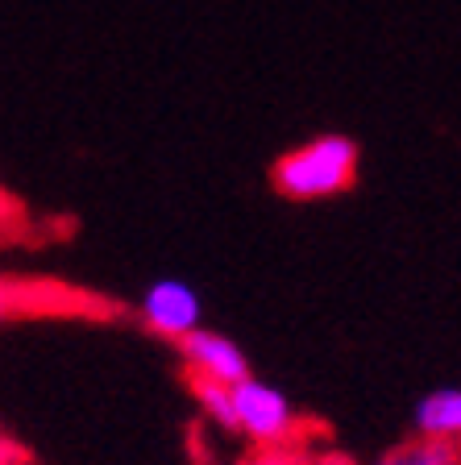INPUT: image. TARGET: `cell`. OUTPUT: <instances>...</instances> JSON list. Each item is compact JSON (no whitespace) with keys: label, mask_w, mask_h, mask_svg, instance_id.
Wrapping results in <instances>:
<instances>
[{"label":"cell","mask_w":461,"mask_h":465,"mask_svg":"<svg viewBox=\"0 0 461 465\" xmlns=\"http://www.w3.org/2000/svg\"><path fill=\"white\" fill-rule=\"evenodd\" d=\"M183 353V366L192 370V378H204V382H221V387H233L241 378H250V358L237 341H229L225 332L212 329H195L183 341H175Z\"/></svg>","instance_id":"4"},{"label":"cell","mask_w":461,"mask_h":465,"mask_svg":"<svg viewBox=\"0 0 461 465\" xmlns=\"http://www.w3.org/2000/svg\"><path fill=\"white\" fill-rule=\"evenodd\" d=\"M233 399V432H241L250 445L258 449H283L296 436L299 416L296 403L283 395L275 382H262V378H241L229 387Z\"/></svg>","instance_id":"2"},{"label":"cell","mask_w":461,"mask_h":465,"mask_svg":"<svg viewBox=\"0 0 461 465\" xmlns=\"http://www.w3.org/2000/svg\"><path fill=\"white\" fill-rule=\"evenodd\" d=\"M241 465H296L287 453H279V449H266L262 457H250V461H241Z\"/></svg>","instance_id":"9"},{"label":"cell","mask_w":461,"mask_h":465,"mask_svg":"<svg viewBox=\"0 0 461 465\" xmlns=\"http://www.w3.org/2000/svg\"><path fill=\"white\" fill-rule=\"evenodd\" d=\"M192 395L200 403L204 420L221 428V432H233V399H229V387L221 382H204V378H192Z\"/></svg>","instance_id":"7"},{"label":"cell","mask_w":461,"mask_h":465,"mask_svg":"<svg viewBox=\"0 0 461 465\" xmlns=\"http://www.w3.org/2000/svg\"><path fill=\"white\" fill-rule=\"evenodd\" d=\"M412 428L420 440H457L461 432V391L433 387L412 407Z\"/></svg>","instance_id":"5"},{"label":"cell","mask_w":461,"mask_h":465,"mask_svg":"<svg viewBox=\"0 0 461 465\" xmlns=\"http://www.w3.org/2000/svg\"><path fill=\"white\" fill-rule=\"evenodd\" d=\"M38 308H46V287L0 279V320L17 316V312H38Z\"/></svg>","instance_id":"8"},{"label":"cell","mask_w":461,"mask_h":465,"mask_svg":"<svg viewBox=\"0 0 461 465\" xmlns=\"http://www.w3.org/2000/svg\"><path fill=\"white\" fill-rule=\"evenodd\" d=\"M357 179V142L346 134H320L312 142L296 145L270 171L275 192L296 203L328 200V195L349 192Z\"/></svg>","instance_id":"1"},{"label":"cell","mask_w":461,"mask_h":465,"mask_svg":"<svg viewBox=\"0 0 461 465\" xmlns=\"http://www.w3.org/2000/svg\"><path fill=\"white\" fill-rule=\"evenodd\" d=\"M378 465H457L453 440H412V445L386 453Z\"/></svg>","instance_id":"6"},{"label":"cell","mask_w":461,"mask_h":465,"mask_svg":"<svg viewBox=\"0 0 461 465\" xmlns=\"http://www.w3.org/2000/svg\"><path fill=\"white\" fill-rule=\"evenodd\" d=\"M9 216H13V200L5 192H0V229H5V224H9Z\"/></svg>","instance_id":"10"},{"label":"cell","mask_w":461,"mask_h":465,"mask_svg":"<svg viewBox=\"0 0 461 465\" xmlns=\"http://www.w3.org/2000/svg\"><path fill=\"white\" fill-rule=\"evenodd\" d=\"M142 324L154 337L183 341L187 332L204 329V300L192 282L183 279H158L142 295Z\"/></svg>","instance_id":"3"}]
</instances>
